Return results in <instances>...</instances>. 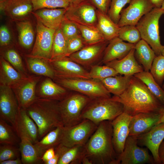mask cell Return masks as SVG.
Instances as JSON below:
<instances>
[{"mask_svg": "<svg viewBox=\"0 0 164 164\" xmlns=\"http://www.w3.org/2000/svg\"><path fill=\"white\" fill-rule=\"evenodd\" d=\"M66 50L65 57L78 51L86 45L80 34L70 38L67 40Z\"/></svg>", "mask_w": 164, "mask_h": 164, "instance_id": "obj_47", "label": "cell"}, {"mask_svg": "<svg viewBox=\"0 0 164 164\" xmlns=\"http://www.w3.org/2000/svg\"><path fill=\"white\" fill-rule=\"evenodd\" d=\"M22 163L21 159L19 158L3 161L0 162V164H21Z\"/></svg>", "mask_w": 164, "mask_h": 164, "instance_id": "obj_54", "label": "cell"}, {"mask_svg": "<svg viewBox=\"0 0 164 164\" xmlns=\"http://www.w3.org/2000/svg\"><path fill=\"white\" fill-rule=\"evenodd\" d=\"M1 56L21 73L26 76H29L21 57L16 50L13 48H8L3 52Z\"/></svg>", "mask_w": 164, "mask_h": 164, "instance_id": "obj_39", "label": "cell"}, {"mask_svg": "<svg viewBox=\"0 0 164 164\" xmlns=\"http://www.w3.org/2000/svg\"><path fill=\"white\" fill-rule=\"evenodd\" d=\"M112 138L111 121L101 122L85 145L86 156L92 164H118Z\"/></svg>", "mask_w": 164, "mask_h": 164, "instance_id": "obj_2", "label": "cell"}, {"mask_svg": "<svg viewBox=\"0 0 164 164\" xmlns=\"http://www.w3.org/2000/svg\"><path fill=\"white\" fill-rule=\"evenodd\" d=\"M55 155V150L54 148H51L47 150L43 155L41 160L44 164L47 161L54 158Z\"/></svg>", "mask_w": 164, "mask_h": 164, "instance_id": "obj_51", "label": "cell"}, {"mask_svg": "<svg viewBox=\"0 0 164 164\" xmlns=\"http://www.w3.org/2000/svg\"><path fill=\"white\" fill-rule=\"evenodd\" d=\"M132 76L118 75L106 78L100 81L111 94L118 96L128 87Z\"/></svg>", "mask_w": 164, "mask_h": 164, "instance_id": "obj_32", "label": "cell"}, {"mask_svg": "<svg viewBox=\"0 0 164 164\" xmlns=\"http://www.w3.org/2000/svg\"><path fill=\"white\" fill-rule=\"evenodd\" d=\"M19 108L17 100L11 87L0 84V118L14 128Z\"/></svg>", "mask_w": 164, "mask_h": 164, "instance_id": "obj_15", "label": "cell"}, {"mask_svg": "<svg viewBox=\"0 0 164 164\" xmlns=\"http://www.w3.org/2000/svg\"><path fill=\"white\" fill-rule=\"evenodd\" d=\"M123 41L136 44L141 39L140 33L135 25H126L120 27L118 36Z\"/></svg>", "mask_w": 164, "mask_h": 164, "instance_id": "obj_40", "label": "cell"}, {"mask_svg": "<svg viewBox=\"0 0 164 164\" xmlns=\"http://www.w3.org/2000/svg\"><path fill=\"white\" fill-rule=\"evenodd\" d=\"M159 116L157 112L139 113L132 116L129 125V136L137 137L155 126Z\"/></svg>", "mask_w": 164, "mask_h": 164, "instance_id": "obj_21", "label": "cell"}, {"mask_svg": "<svg viewBox=\"0 0 164 164\" xmlns=\"http://www.w3.org/2000/svg\"><path fill=\"white\" fill-rule=\"evenodd\" d=\"M117 161L118 164L155 163L153 158L149 154L147 149L139 146L137 138L129 135L123 152L118 155Z\"/></svg>", "mask_w": 164, "mask_h": 164, "instance_id": "obj_10", "label": "cell"}, {"mask_svg": "<svg viewBox=\"0 0 164 164\" xmlns=\"http://www.w3.org/2000/svg\"><path fill=\"white\" fill-rule=\"evenodd\" d=\"M161 8L164 11V0L163 1Z\"/></svg>", "mask_w": 164, "mask_h": 164, "instance_id": "obj_58", "label": "cell"}, {"mask_svg": "<svg viewBox=\"0 0 164 164\" xmlns=\"http://www.w3.org/2000/svg\"><path fill=\"white\" fill-rule=\"evenodd\" d=\"M1 12L14 20H25L33 11L32 0H7L0 2Z\"/></svg>", "mask_w": 164, "mask_h": 164, "instance_id": "obj_19", "label": "cell"}, {"mask_svg": "<svg viewBox=\"0 0 164 164\" xmlns=\"http://www.w3.org/2000/svg\"><path fill=\"white\" fill-rule=\"evenodd\" d=\"M131 0H111L108 15L115 23L118 24L120 18L121 13L123 7Z\"/></svg>", "mask_w": 164, "mask_h": 164, "instance_id": "obj_44", "label": "cell"}, {"mask_svg": "<svg viewBox=\"0 0 164 164\" xmlns=\"http://www.w3.org/2000/svg\"><path fill=\"white\" fill-rule=\"evenodd\" d=\"M124 111L123 105L111 97L93 99L84 109L82 118L98 125L103 121H112Z\"/></svg>", "mask_w": 164, "mask_h": 164, "instance_id": "obj_4", "label": "cell"}, {"mask_svg": "<svg viewBox=\"0 0 164 164\" xmlns=\"http://www.w3.org/2000/svg\"><path fill=\"white\" fill-rule=\"evenodd\" d=\"M67 44V39L60 27L56 30L54 33L50 59L64 57L66 50Z\"/></svg>", "mask_w": 164, "mask_h": 164, "instance_id": "obj_38", "label": "cell"}, {"mask_svg": "<svg viewBox=\"0 0 164 164\" xmlns=\"http://www.w3.org/2000/svg\"><path fill=\"white\" fill-rule=\"evenodd\" d=\"M97 10L107 14L111 0H89Z\"/></svg>", "mask_w": 164, "mask_h": 164, "instance_id": "obj_49", "label": "cell"}, {"mask_svg": "<svg viewBox=\"0 0 164 164\" xmlns=\"http://www.w3.org/2000/svg\"><path fill=\"white\" fill-rule=\"evenodd\" d=\"M41 78L40 76H28L10 87L20 108L26 109L37 99L36 87Z\"/></svg>", "mask_w": 164, "mask_h": 164, "instance_id": "obj_11", "label": "cell"}, {"mask_svg": "<svg viewBox=\"0 0 164 164\" xmlns=\"http://www.w3.org/2000/svg\"><path fill=\"white\" fill-rule=\"evenodd\" d=\"M67 147L61 143L55 148V155L53 158L46 162L45 164H57L58 162L63 153Z\"/></svg>", "mask_w": 164, "mask_h": 164, "instance_id": "obj_50", "label": "cell"}, {"mask_svg": "<svg viewBox=\"0 0 164 164\" xmlns=\"http://www.w3.org/2000/svg\"><path fill=\"white\" fill-rule=\"evenodd\" d=\"M85 145H79L67 147L57 164H82L83 159L86 156Z\"/></svg>", "mask_w": 164, "mask_h": 164, "instance_id": "obj_34", "label": "cell"}, {"mask_svg": "<svg viewBox=\"0 0 164 164\" xmlns=\"http://www.w3.org/2000/svg\"><path fill=\"white\" fill-rule=\"evenodd\" d=\"M37 86L36 95L38 98L60 101L69 93L67 89L48 77L41 80L38 87Z\"/></svg>", "mask_w": 164, "mask_h": 164, "instance_id": "obj_22", "label": "cell"}, {"mask_svg": "<svg viewBox=\"0 0 164 164\" xmlns=\"http://www.w3.org/2000/svg\"><path fill=\"white\" fill-rule=\"evenodd\" d=\"M14 128L18 136L20 134L26 135L34 144L38 141L39 131L36 125L26 110L19 107Z\"/></svg>", "mask_w": 164, "mask_h": 164, "instance_id": "obj_20", "label": "cell"}, {"mask_svg": "<svg viewBox=\"0 0 164 164\" xmlns=\"http://www.w3.org/2000/svg\"><path fill=\"white\" fill-rule=\"evenodd\" d=\"M109 42L104 41L94 44L86 45L68 57L82 66L91 67L101 57L102 58Z\"/></svg>", "mask_w": 164, "mask_h": 164, "instance_id": "obj_17", "label": "cell"}, {"mask_svg": "<svg viewBox=\"0 0 164 164\" xmlns=\"http://www.w3.org/2000/svg\"><path fill=\"white\" fill-rule=\"evenodd\" d=\"M133 76L143 82L160 103L164 105V90L156 82L150 72L143 71Z\"/></svg>", "mask_w": 164, "mask_h": 164, "instance_id": "obj_35", "label": "cell"}, {"mask_svg": "<svg viewBox=\"0 0 164 164\" xmlns=\"http://www.w3.org/2000/svg\"><path fill=\"white\" fill-rule=\"evenodd\" d=\"M89 72L91 79L101 80L106 78L119 74L112 68L106 65H93L91 67Z\"/></svg>", "mask_w": 164, "mask_h": 164, "instance_id": "obj_41", "label": "cell"}, {"mask_svg": "<svg viewBox=\"0 0 164 164\" xmlns=\"http://www.w3.org/2000/svg\"><path fill=\"white\" fill-rule=\"evenodd\" d=\"M159 155L161 163L164 164V139L159 146Z\"/></svg>", "mask_w": 164, "mask_h": 164, "instance_id": "obj_52", "label": "cell"}, {"mask_svg": "<svg viewBox=\"0 0 164 164\" xmlns=\"http://www.w3.org/2000/svg\"><path fill=\"white\" fill-rule=\"evenodd\" d=\"M37 20L36 36L32 56L49 60L51 59L53 40L55 29L47 27Z\"/></svg>", "mask_w": 164, "mask_h": 164, "instance_id": "obj_13", "label": "cell"}, {"mask_svg": "<svg viewBox=\"0 0 164 164\" xmlns=\"http://www.w3.org/2000/svg\"><path fill=\"white\" fill-rule=\"evenodd\" d=\"M76 24L86 45L106 41L97 27Z\"/></svg>", "mask_w": 164, "mask_h": 164, "instance_id": "obj_36", "label": "cell"}, {"mask_svg": "<svg viewBox=\"0 0 164 164\" xmlns=\"http://www.w3.org/2000/svg\"><path fill=\"white\" fill-rule=\"evenodd\" d=\"M16 23L19 44L24 48L29 49L34 38V32L31 23L25 19L17 21Z\"/></svg>", "mask_w": 164, "mask_h": 164, "instance_id": "obj_33", "label": "cell"}, {"mask_svg": "<svg viewBox=\"0 0 164 164\" xmlns=\"http://www.w3.org/2000/svg\"><path fill=\"white\" fill-rule=\"evenodd\" d=\"M26 76L2 56L0 59V84L11 87Z\"/></svg>", "mask_w": 164, "mask_h": 164, "instance_id": "obj_31", "label": "cell"}, {"mask_svg": "<svg viewBox=\"0 0 164 164\" xmlns=\"http://www.w3.org/2000/svg\"><path fill=\"white\" fill-rule=\"evenodd\" d=\"M97 10L89 0L70 4L67 9L65 17L76 23L97 27Z\"/></svg>", "mask_w": 164, "mask_h": 164, "instance_id": "obj_9", "label": "cell"}, {"mask_svg": "<svg viewBox=\"0 0 164 164\" xmlns=\"http://www.w3.org/2000/svg\"><path fill=\"white\" fill-rule=\"evenodd\" d=\"M164 11L161 8H154L144 15L136 25L141 39L151 47L156 56L161 55L163 46L161 43L159 21Z\"/></svg>", "mask_w": 164, "mask_h": 164, "instance_id": "obj_5", "label": "cell"}, {"mask_svg": "<svg viewBox=\"0 0 164 164\" xmlns=\"http://www.w3.org/2000/svg\"><path fill=\"white\" fill-rule=\"evenodd\" d=\"M20 139L19 150L22 163L32 164L37 162L41 157L34 144L25 135H18Z\"/></svg>", "mask_w": 164, "mask_h": 164, "instance_id": "obj_30", "label": "cell"}, {"mask_svg": "<svg viewBox=\"0 0 164 164\" xmlns=\"http://www.w3.org/2000/svg\"><path fill=\"white\" fill-rule=\"evenodd\" d=\"M156 112L159 116V120L156 125L164 122V105H162Z\"/></svg>", "mask_w": 164, "mask_h": 164, "instance_id": "obj_53", "label": "cell"}, {"mask_svg": "<svg viewBox=\"0 0 164 164\" xmlns=\"http://www.w3.org/2000/svg\"><path fill=\"white\" fill-rule=\"evenodd\" d=\"M2 145L0 146V162L19 158V149L14 145Z\"/></svg>", "mask_w": 164, "mask_h": 164, "instance_id": "obj_46", "label": "cell"}, {"mask_svg": "<svg viewBox=\"0 0 164 164\" xmlns=\"http://www.w3.org/2000/svg\"><path fill=\"white\" fill-rule=\"evenodd\" d=\"M11 40V36L9 30L5 25H3L0 28V45L2 47L8 46Z\"/></svg>", "mask_w": 164, "mask_h": 164, "instance_id": "obj_48", "label": "cell"}, {"mask_svg": "<svg viewBox=\"0 0 164 164\" xmlns=\"http://www.w3.org/2000/svg\"><path fill=\"white\" fill-rule=\"evenodd\" d=\"M135 44L125 43L118 37L110 41L104 50L102 62L105 64L122 59L135 48Z\"/></svg>", "mask_w": 164, "mask_h": 164, "instance_id": "obj_23", "label": "cell"}, {"mask_svg": "<svg viewBox=\"0 0 164 164\" xmlns=\"http://www.w3.org/2000/svg\"><path fill=\"white\" fill-rule=\"evenodd\" d=\"M98 125L89 119H84L74 126H64L61 143L68 147L77 145H85Z\"/></svg>", "mask_w": 164, "mask_h": 164, "instance_id": "obj_8", "label": "cell"}, {"mask_svg": "<svg viewBox=\"0 0 164 164\" xmlns=\"http://www.w3.org/2000/svg\"><path fill=\"white\" fill-rule=\"evenodd\" d=\"M162 88L164 90V81L163 84V85L162 86Z\"/></svg>", "mask_w": 164, "mask_h": 164, "instance_id": "obj_60", "label": "cell"}, {"mask_svg": "<svg viewBox=\"0 0 164 164\" xmlns=\"http://www.w3.org/2000/svg\"><path fill=\"white\" fill-rule=\"evenodd\" d=\"M135 48L132 49L125 56L106 64L114 69L119 74L133 76L144 71L143 68L138 62L135 56Z\"/></svg>", "mask_w": 164, "mask_h": 164, "instance_id": "obj_24", "label": "cell"}, {"mask_svg": "<svg viewBox=\"0 0 164 164\" xmlns=\"http://www.w3.org/2000/svg\"><path fill=\"white\" fill-rule=\"evenodd\" d=\"M6 0H0V2L4 1H5Z\"/></svg>", "mask_w": 164, "mask_h": 164, "instance_id": "obj_61", "label": "cell"}, {"mask_svg": "<svg viewBox=\"0 0 164 164\" xmlns=\"http://www.w3.org/2000/svg\"><path fill=\"white\" fill-rule=\"evenodd\" d=\"M59 101L37 97L26 110L36 125L39 138L50 131L63 126L59 107Z\"/></svg>", "mask_w": 164, "mask_h": 164, "instance_id": "obj_3", "label": "cell"}, {"mask_svg": "<svg viewBox=\"0 0 164 164\" xmlns=\"http://www.w3.org/2000/svg\"><path fill=\"white\" fill-rule=\"evenodd\" d=\"M8 123L0 118V143L15 145L19 138L13 126Z\"/></svg>", "mask_w": 164, "mask_h": 164, "instance_id": "obj_37", "label": "cell"}, {"mask_svg": "<svg viewBox=\"0 0 164 164\" xmlns=\"http://www.w3.org/2000/svg\"><path fill=\"white\" fill-rule=\"evenodd\" d=\"M150 73L156 82L161 86L164 81V56H156L152 62Z\"/></svg>", "mask_w": 164, "mask_h": 164, "instance_id": "obj_43", "label": "cell"}, {"mask_svg": "<svg viewBox=\"0 0 164 164\" xmlns=\"http://www.w3.org/2000/svg\"><path fill=\"white\" fill-rule=\"evenodd\" d=\"M111 97L121 103L124 112L132 116L156 112L162 105L145 84L133 75L125 91L119 96Z\"/></svg>", "mask_w": 164, "mask_h": 164, "instance_id": "obj_1", "label": "cell"}, {"mask_svg": "<svg viewBox=\"0 0 164 164\" xmlns=\"http://www.w3.org/2000/svg\"><path fill=\"white\" fill-rule=\"evenodd\" d=\"M48 60L54 72L55 78L91 79L89 71L68 57Z\"/></svg>", "mask_w": 164, "mask_h": 164, "instance_id": "obj_12", "label": "cell"}, {"mask_svg": "<svg viewBox=\"0 0 164 164\" xmlns=\"http://www.w3.org/2000/svg\"><path fill=\"white\" fill-rule=\"evenodd\" d=\"M60 27L67 40L80 34L77 24L65 17Z\"/></svg>", "mask_w": 164, "mask_h": 164, "instance_id": "obj_45", "label": "cell"}, {"mask_svg": "<svg viewBox=\"0 0 164 164\" xmlns=\"http://www.w3.org/2000/svg\"><path fill=\"white\" fill-rule=\"evenodd\" d=\"M53 80L67 89L80 93L92 99L111 97V94L99 80L58 77H55Z\"/></svg>", "mask_w": 164, "mask_h": 164, "instance_id": "obj_7", "label": "cell"}, {"mask_svg": "<svg viewBox=\"0 0 164 164\" xmlns=\"http://www.w3.org/2000/svg\"><path fill=\"white\" fill-rule=\"evenodd\" d=\"M82 164H92L89 159L86 156L84 158L82 162Z\"/></svg>", "mask_w": 164, "mask_h": 164, "instance_id": "obj_56", "label": "cell"}, {"mask_svg": "<svg viewBox=\"0 0 164 164\" xmlns=\"http://www.w3.org/2000/svg\"><path fill=\"white\" fill-rule=\"evenodd\" d=\"M97 27L105 40L109 41L118 36L120 27L108 16L97 11Z\"/></svg>", "mask_w": 164, "mask_h": 164, "instance_id": "obj_27", "label": "cell"}, {"mask_svg": "<svg viewBox=\"0 0 164 164\" xmlns=\"http://www.w3.org/2000/svg\"><path fill=\"white\" fill-rule=\"evenodd\" d=\"M92 99L74 91L69 92L59 102V107L63 126L70 127L81 122L83 111Z\"/></svg>", "mask_w": 164, "mask_h": 164, "instance_id": "obj_6", "label": "cell"}, {"mask_svg": "<svg viewBox=\"0 0 164 164\" xmlns=\"http://www.w3.org/2000/svg\"><path fill=\"white\" fill-rule=\"evenodd\" d=\"M33 11L38 9L47 8L67 9L70 6L69 0H32Z\"/></svg>", "mask_w": 164, "mask_h": 164, "instance_id": "obj_42", "label": "cell"}, {"mask_svg": "<svg viewBox=\"0 0 164 164\" xmlns=\"http://www.w3.org/2000/svg\"><path fill=\"white\" fill-rule=\"evenodd\" d=\"M128 6L121 12L118 24L119 27L136 25L141 19L154 8L151 0H131Z\"/></svg>", "mask_w": 164, "mask_h": 164, "instance_id": "obj_14", "label": "cell"}, {"mask_svg": "<svg viewBox=\"0 0 164 164\" xmlns=\"http://www.w3.org/2000/svg\"><path fill=\"white\" fill-rule=\"evenodd\" d=\"M87 0H69L70 4H76Z\"/></svg>", "mask_w": 164, "mask_h": 164, "instance_id": "obj_57", "label": "cell"}, {"mask_svg": "<svg viewBox=\"0 0 164 164\" xmlns=\"http://www.w3.org/2000/svg\"><path fill=\"white\" fill-rule=\"evenodd\" d=\"M25 58L27 68L31 73L53 80L55 78V73L48 60L30 54L26 56Z\"/></svg>", "mask_w": 164, "mask_h": 164, "instance_id": "obj_26", "label": "cell"}, {"mask_svg": "<svg viewBox=\"0 0 164 164\" xmlns=\"http://www.w3.org/2000/svg\"><path fill=\"white\" fill-rule=\"evenodd\" d=\"M162 54L164 56V46H163Z\"/></svg>", "mask_w": 164, "mask_h": 164, "instance_id": "obj_59", "label": "cell"}, {"mask_svg": "<svg viewBox=\"0 0 164 164\" xmlns=\"http://www.w3.org/2000/svg\"><path fill=\"white\" fill-rule=\"evenodd\" d=\"M67 9L43 8L32 13L37 19L46 27L56 29L59 28L64 18Z\"/></svg>", "mask_w": 164, "mask_h": 164, "instance_id": "obj_25", "label": "cell"}, {"mask_svg": "<svg viewBox=\"0 0 164 164\" xmlns=\"http://www.w3.org/2000/svg\"><path fill=\"white\" fill-rule=\"evenodd\" d=\"M137 138L138 144L145 146L150 151L155 163L161 164L159 149L164 139V122L156 125L150 130Z\"/></svg>", "mask_w": 164, "mask_h": 164, "instance_id": "obj_18", "label": "cell"}, {"mask_svg": "<svg viewBox=\"0 0 164 164\" xmlns=\"http://www.w3.org/2000/svg\"><path fill=\"white\" fill-rule=\"evenodd\" d=\"M63 128V126L56 127L34 144L41 158L47 150L51 148H55L61 143Z\"/></svg>", "mask_w": 164, "mask_h": 164, "instance_id": "obj_28", "label": "cell"}, {"mask_svg": "<svg viewBox=\"0 0 164 164\" xmlns=\"http://www.w3.org/2000/svg\"><path fill=\"white\" fill-rule=\"evenodd\" d=\"M132 116L123 112L111 121L112 142L116 153H122L126 140L129 135V125Z\"/></svg>", "mask_w": 164, "mask_h": 164, "instance_id": "obj_16", "label": "cell"}, {"mask_svg": "<svg viewBox=\"0 0 164 164\" xmlns=\"http://www.w3.org/2000/svg\"><path fill=\"white\" fill-rule=\"evenodd\" d=\"M154 7L161 8L164 0H151Z\"/></svg>", "mask_w": 164, "mask_h": 164, "instance_id": "obj_55", "label": "cell"}, {"mask_svg": "<svg viewBox=\"0 0 164 164\" xmlns=\"http://www.w3.org/2000/svg\"><path fill=\"white\" fill-rule=\"evenodd\" d=\"M135 56L142 67L144 71H149L156 56L148 44L141 39L135 44Z\"/></svg>", "mask_w": 164, "mask_h": 164, "instance_id": "obj_29", "label": "cell"}]
</instances>
